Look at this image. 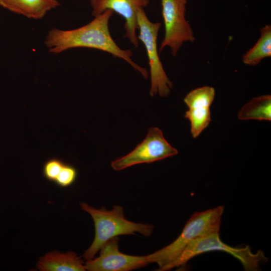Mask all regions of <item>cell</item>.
<instances>
[{"instance_id":"cell-17","label":"cell","mask_w":271,"mask_h":271,"mask_svg":"<svg viewBox=\"0 0 271 271\" xmlns=\"http://www.w3.org/2000/svg\"><path fill=\"white\" fill-rule=\"evenodd\" d=\"M64 163L57 158H52L46 162L43 166V175L46 179L55 182Z\"/></svg>"},{"instance_id":"cell-7","label":"cell","mask_w":271,"mask_h":271,"mask_svg":"<svg viewBox=\"0 0 271 271\" xmlns=\"http://www.w3.org/2000/svg\"><path fill=\"white\" fill-rule=\"evenodd\" d=\"M178 154L164 138L162 130L151 127L144 141L127 155L111 162L115 171H120L134 165L160 161Z\"/></svg>"},{"instance_id":"cell-6","label":"cell","mask_w":271,"mask_h":271,"mask_svg":"<svg viewBox=\"0 0 271 271\" xmlns=\"http://www.w3.org/2000/svg\"><path fill=\"white\" fill-rule=\"evenodd\" d=\"M165 34L159 52L168 47L176 57L183 43L195 40L191 25L185 18L186 5L178 0H161Z\"/></svg>"},{"instance_id":"cell-9","label":"cell","mask_w":271,"mask_h":271,"mask_svg":"<svg viewBox=\"0 0 271 271\" xmlns=\"http://www.w3.org/2000/svg\"><path fill=\"white\" fill-rule=\"evenodd\" d=\"M149 3V0H90L94 17L110 10L124 19V37L135 47H138L139 43L137 36L138 28L137 12L139 9L148 7Z\"/></svg>"},{"instance_id":"cell-1","label":"cell","mask_w":271,"mask_h":271,"mask_svg":"<svg viewBox=\"0 0 271 271\" xmlns=\"http://www.w3.org/2000/svg\"><path fill=\"white\" fill-rule=\"evenodd\" d=\"M113 13L110 10L105 11L94 17L86 25L75 29L62 30L54 28L46 36V47L50 53L55 54L76 48H88L104 51L125 61L147 78L149 76L147 70L132 60L131 50L120 48L112 38L109 22Z\"/></svg>"},{"instance_id":"cell-13","label":"cell","mask_w":271,"mask_h":271,"mask_svg":"<svg viewBox=\"0 0 271 271\" xmlns=\"http://www.w3.org/2000/svg\"><path fill=\"white\" fill-rule=\"evenodd\" d=\"M240 120H271V96L265 95L251 99L245 104L238 114Z\"/></svg>"},{"instance_id":"cell-12","label":"cell","mask_w":271,"mask_h":271,"mask_svg":"<svg viewBox=\"0 0 271 271\" xmlns=\"http://www.w3.org/2000/svg\"><path fill=\"white\" fill-rule=\"evenodd\" d=\"M260 36L250 49L242 56L244 64L253 66L262 60L271 56V26L265 25L260 30Z\"/></svg>"},{"instance_id":"cell-10","label":"cell","mask_w":271,"mask_h":271,"mask_svg":"<svg viewBox=\"0 0 271 271\" xmlns=\"http://www.w3.org/2000/svg\"><path fill=\"white\" fill-rule=\"evenodd\" d=\"M37 266L41 271H84V262L74 252L53 251L39 258Z\"/></svg>"},{"instance_id":"cell-16","label":"cell","mask_w":271,"mask_h":271,"mask_svg":"<svg viewBox=\"0 0 271 271\" xmlns=\"http://www.w3.org/2000/svg\"><path fill=\"white\" fill-rule=\"evenodd\" d=\"M77 176L76 169L65 163L54 182L60 187H67L74 183Z\"/></svg>"},{"instance_id":"cell-3","label":"cell","mask_w":271,"mask_h":271,"mask_svg":"<svg viewBox=\"0 0 271 271\" xmlns=\"http://www.w3.org/2000/svg\"><path fill=\"white\" fill-rule=\"evenodd\" d=\"M223 212L224 206L220 205L192 214L180 234L174 241L147 255L149 262L157 263L159 267L157 270H159L175 260L196 238L219 232Z\"/></svg>"},{"instance_id":"cell-2","label":"cell","mask_w":271,"mask_h":271,"mask_svg":"<svg viewBox=\"0 0 271 271\" xmlns=\"http://www.w3.org/2000/svg\"><path fill=\"white\" fill-rule=\"evenodd\" d=\"M80 206L91 215L95 227L93 241L83 254L87 261L93 259L102 246L114 237L134 234L136 232L148 237L153 232L152 225L137 223L125 219L123 208L119 205H114L111 210H107L103 207L96 209L85 202H81Z\"/></svg>"},{"instance_id":"cell-5","label":"cell","mask_w":271,"mask_h":271,"mask_svg":"<svg viewBox=\"0 0 271 271\" xmlns=\"http://www.w3.org/2000/svg\"><path fill=\"white\" fill-rule=\"evenodd\" d=\"M137 19L139 31L138 39L145 47L150 67V95L154 96L158 93L161 97H167L173 85L164 70L159 55L157 39L161 24L151 22L143 8L137 11Z\"/></svg>"},{"instance_id":"cell-8","label":"cell","mask_w":271,"mask_h":271,"mask_svg":"<svg viewBox=\"0 0 271 271\" xmlns=\"http://www.w3.org/2000/svg\"><path fill=\"white\" fill-rule=\"evenodd\" d=\"M118 237L107 241L100 248L99 257L87 260L85 269L89 271H129L149 264L146 256L124 254L118 250Z\"/></svg>"},{"instance_id":"cell-15","label":"cell","mask_w":271,"mask_h":271,"mask_svg":"<svg viewBox=\"0 0 271 271\" xmlns=\"http://www.w3.org/2000/svg\"><path fill=\"white\" fill-rule=\"evenodd\" d=\"M215 95L213 87L205 86L191 90L187 94L184 101L189 107L197 105L210 106Z\"/></svg>"},{"instance_id":"cell-18","label":"cell","mask_w":271,"mask_h":271,"mask_svg":"<svg viewBox=\"0 0 271 271\" xmlns=\"http://www.w3.org/2000/svg\"><path fill=\"white\" fill-rule=\"evenodd\" d=\"M181 4L186 5L187 2V0H178Z\"/></svg>"},{"instance_id":"cell-4","label":"cell","mask_w":271,"mask_h":271,"mask_svg":"<svg viewBox=\"0 0 271 271\" xmlns=\"http://www.w3.org/2000/svg\"><path fill=\"white\" fill-rule=\"evenodd\" d=\"M211 251H221L230 254L237 259L247 271L258 270L259 264L268 260L261 250L254 253L248 245L242 247L231 246L221 240L219 232H214L193 240L175 260L159 270H168L182 266L196 255Z\"/></svg>"},{"instance_id":"cell-11","label":"cell","mask_w":271,"mask_h":271,"mask_svg":"<svg viewBox=\"0 0 271 271\" xmlns=\"http://www.w3.org/2000/svg\"><path fill=\"white\" fill-rule=\"evenodd\" d=\"M57 0H0V6L29 19H40L59 6Z\"/></svg>"},{"instance_id":"cell-14","label":"cell","mask_w":271,"mask_h":271,"mask_svg":"<svg viewBox=\"0 0 271 271\" xmlns=\"http://www.w3.org/2000/svg\"><path fill=\"white\" fill-rule=\"evenodd\" d=\"M184 117L191 123V132L194 138L198 137L211 121L210 106L198 105L189 107Z\"/></svg>"}]
</instances>
